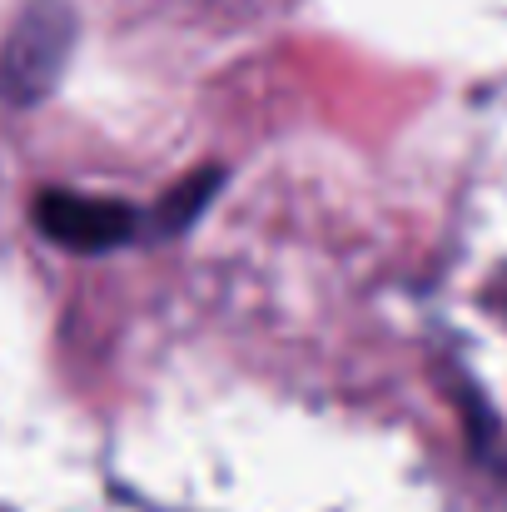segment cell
Returning a JSON list of instances; mask_svg holds the SVG:
<instances>
[{
  "mask_svg": "<svg viewBox=\"0 0 507 512\" xmlns=\"http://www.w3.org/2000/svg\"><path fill=\"white\" fill-rule=\"evenodd\" d=\"M35 224L65 249H115L135 234V209L115 199H85V194H40L35 199Z\"/></svg>",
  "mask_w": 507,
  "mask_h": 512,
  "instance_id": "cell-1",
  "label": "cell"
}]
</instances>
